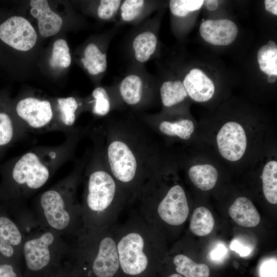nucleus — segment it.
I'll return each instance as SVG.
<instances>
[{
    "mask_svg": "<svg viewBox=\"0 0 277 277\" xmlns=\"http://www.w3.org/2000/svg\"><path fill=\"white\" fill-rule=\"evenodd\" d=\"M31 15L38 22L40 34L44 37H49L57 33L63 24L61 17L50 8L46 0L30 1Z\"/></svg>",
    "mask_w": 277,
    "mask_h": 277,
    "instance_id": "15",
    "label": "nucleus"
},
{
    "mask_svg": "<svg viewBox=\"0 0 277 277\" xmlns=\"http://www.w3.org/2000/svg\"><path fill=\"white\" fill-rule=\"evenodd\" d=\"M157 39L151 31H144L137 35L132 43L135 59L140 63L148 61L154 53Z\"/></svg>",
    "mask_w": 277,
    "mask_h": 277,
    "instance_id": "22",
    "label": "nucleus"
},
{
    "mask_svg": "<svg viewBox=\"0 0 277 277\" xmlns=\"http://www.w3.org/2000/svg\"><path fill=\"white\" fill-rule=\"evenodd\" d=\"M34 227L18 225L10 217L1 215L0 256L21 267L22 250L26 233Z\"/></svg>",
    "mask_w": 277,
    "mask_h": 277,
    "instance_id": "10",
    "label": "nucleus"
},
{
    "mask_svg": "<svg viewBox=\"0 0 277 277\" xmlns=\"http://www.w3.org/2000/svg\"><path fill=\"white\" fill-rule=\"evenodd\" d=\"M258 62L261 70L269 76L277 75V46L269 41L258 52Z\"/></svg>",
    "mask_w": 277,
    "mask_h": 277,
    "instance_id": "27",
    "label": "nucleus"
},
{
    "mask_svg": "<svg viewBox=\"0 0 277 277\" xmlns=\"http://www.w3.org/2000/svg\"><path fill=\"white\" fill-rule=\"evenodd\" d=\"M204 2L202 0H171L169 3V7L173 15L184 17L190 12L199 10Z\"/></svg>",
    "mask_w": 277,
    "mask_h": 277,
    "instance_id": "30",
    "label": "nucleus"
},
{
    "mask_svg": "<svg viewBox=\"0 0 277 277\" xmlns=\"http://www.w3.org/2000/svg\"><path fill=\"white\" fill-rule=\"evenodd\" d=\"M227 252L226 246L222 243H219L210 251V258L212 261L221 262L225 258Z\"/></svg>",
    "mask_w": 277,
    "mask_h": 277,
    "instance_id": "38",
    "label": "nucleus"
},
{
    "mask_svg": "<svg viewBox=\"0 0 277 277\" xmlns=\"http://www.w3.org/2000/svg\"><path fill=\"white\" fill-rule=\"evenodd\" d=\"M265 9L274 15H277V1L265 0L264 1Z\"/></svg>",
    "mask_w": 277,
    "mask_h": 277,
    "instance_id": "39",
    "label": "nucleus"
},
{
    "mask_svg": "<svg viewBox=\"0 0 277 277\" xmlns=\"http://www.w3.org/2000/svg\"><path fill=\"white\" fill-rule=\"evenodd\" d=\"M15 110L16 117L28 132L55 131V113L49 101L27 97L18 102Z\"/></svg>",
    "mask_w": 277,
    "mask_h": 277,
    "instance_id": "9",
    "label": "nucleus"
},
{
    "mask_svg": "<svg viewBox=\"0 0 277 277\" xmlns=\"http://www.w3.org/2000/svg\"><path fill=\"white\" fill-rule=\"evenodd\" d=\"M0 39L17 50L26 51L35 45L37 35L26 19L13 16L0 25Z\"/></svg>",
    "mask_w": 277,
    "mask_h": 277,
    "instance_id": "11",
    "label": "nucleus"
},
{
    "mask_svg": "<svg viewBox=\"0 0 277 277\" xmlns=\"http://www.w3.org/2000/svg\"><path fill=\"white\" fill-rule=\"evenodd\" d=\"M145 1L142 0H126L120 6L122 19L127 22L136 19L142 12Z\"/></svg>",
    "mask_w": 277,
    "mask_h": 277,
    "instance_id": "31",
    "label": "nucleus"
},
{
    "mask_svg": "<svg viewBox=\"0 0 277 277\" xmlns=\"http://www.w3.org/2000/svg\"><path fill=\"white\" fill-rule=\"evenodd\" d=\"M45 277H80L73 266L67 260L52 272Z\"/></svg>",
    "mask_w": 277,
    "mask_h": 277,
    "instance_id": "36",
    "label": "nucleus"
},
{
    "mask_svg": "<svg viewBox=\"0 0 277 277\" xmlns=\"http://www.w3.org/2000/svg\"><path fill=\"white\" fill-rule=\"evenodd\" d=\"M141 125H108L91 132L109 171L126 194L129 204L153 175L155 152L152 137Z\"/></svg>",
    "mask_w": 277,
    "mask_h": 277,
    "instance_id": "1",
    "label": "nucleus"
},
{
    "mask_svg": "<svg viewBox=\"0 0 277 277\" xmlns=\"http://www.w3.org/2000/svg\"><path fill=\"white\" fill-rule=\"evenodd\" d=\"M85 57L81 61L87 70L95 69L98 73L104 72L107 68L106 54L103 53L94 44H89L84 52Z\"/></svg>",
    "mask_w": 277,
    "mask_h": 277,
    "instance_id": "28",
    "label": "nucleus"
},
{
    "mask_svg": "<svg viewBox=\"0 0 277 277\" xmlns=\"http://www.w3.org/2000/svg\"><path fill=\"white\" fill-rule=\"evenodd\" d=\"M28 132L16 116L0 111V161L7 149Z\"/></svg>",
    "mask_w": 277,
    "mask_h": 277,
    "instance_id": "16",
    "label": "nucleus"
},
{
    "mask_svg": "<svg viewBox=\"0 0 277 277\" xmlns=\"http://www.w3.org/2000/svg\"><path fill=\"white\" fill-rule=\"evenodd\" d=\"M183 84L188 95L197 102L209 101L215 92L212 80L198 68L191 69L185 76Z\"/></svg>",
    "mask_w": 277,
    "mask_h": 277,
    "instance_id": "14",
    "label": "nucleus"
},
{
    "mask_svg": "<svg viewBox=\"0 0 277 277\" xmlns=\"http://www.w3.org/2000/svg\"><path fill=\"white\" fill-rule=\"evenodd\" d=\"M214 224L213 216L208 209L204 207L196 208L190 220V229L198 236L209 234Z\"/></svg>",
    "mask_w": 277,
    "mask_h": 277,
    "instance_id": "26",
    "label": "nucleus"
},
{
    "mask_svg": "<svg viewBox=\"0 0 277 277\" xmlns=\"http://www.w3.org/2000/svg\"><path fill=\"white\" fill-rule=\"evenodd\" d=\"M230 248L238 253L240 256L246 257L252 252L254 248L242 239L236 238L231 242Z\"/></svg>",
    "mask_w": 277,
    "mask_h": 277,
    "instance_id": "37",
    "label": "nucleus"
},
{
    "mask_svg": "<svg viewBox=\"0 0 277 277\" xmlns=\"http://www.w3.org/2000/svg\"><path fill=\"white\" fill-rule=\"evenodd\" d=\"M112 227L83 226L69 240L67 259L80 277H115L121 271Z\"/></svg>",
    "mask_w": 277,
    "mask_h": 277,
    "instance_id": "6",
    "label": "nucleus"
},
{
    "mask_svg": "<svg viewBox=\"0 0 277 277\" xmlns=\"http://www.w3.org/2000/svg\"><path fill=\"white\" fill-rule=\"evenodd\" d=\"M263 191L267 201L277 203V162L272 160L265 165L262 174Z\"/></svg>",
    "mask_w": 277,
    "mask_h": 277,
    "instance_id": "25",
    "label": "nucleus"
},
{
    "mask_svg": "<svg viewBox=\"0 0 277 277\" xmlns=\"http://www.w3.org/2000/svg\"><path fill=\"white\" fill-rule=\"evenodd\" d=\"M277 261L275 257L264 259L258 268L259 277H277Z\"/></svg>",
    "mask_w": 277,
    "mask_h": 277,
    "instance_id": "35",
    "label": "nucleus"
},
{
    "mask_svg": "<svg viewBox=\"0 0 277 277\" xmlns=\"http://www.w3.org/2000/svg\"><path fill=\"white\" fill-rule=\"evenodd\" d=\"M200 33L207 42L216 46H228L232 43L238 33L235 24L228 19L206 20L200 27Z\"/></svg>",
    "mask_w": 277,
    "mask_h": 277,
    "instance_id": "13",
    "label": "nucleus"
},
{
    "mask_svg": "<svg viewBox=\"0 0 277 277\" xmlns=\"http://www.w3.org/2000/svg\"><path fill=\"white\" fill-rule=\"evenodd\" d=\"M159 131L168 136H175L183 140H189L194 130L193 122L187 118L175 121L164 120L157 126Z\"/></svg>",
    "mask_w": 277,
    "mask_h": 277,
    "instance_id": "23",
    "label": "nucleus"
},
{
    "mask_svg": "<svg viewBox=\"0 0 277 277\" xmlns=\"http://www.w3.org/2000/svg\"><path fill=\"white\" fill-rule=\"evenodd\" d=\"M229 214L238 225L246 227L256 226L260 216L252 202L244 196L238 197L229 208Z\"/></svg>",
    "mask_w": 277,
    "mask_h": 277,
    "instance_id": "18",
    "label": "nucleus"
},
{
    "mask_svg": "<svg viewBox=\"0 0 277 277\" xmlns=\"http://www.w3.org/2000/svg\"><path fill=\"white\" fill-rule=\"evenodd\" d=\"M83 133L78 128L65 133V140L53 146L33 147L0 166V197L17 207L43 187L71 159Z\"/></svg>",
    "mask_w": 277,
    "mask_h": 277,
    "instance_id": "2",
    "label": "nucleus"
},
{
    "mask_svg": "<svg viewBox=\"0 0 277 277\" xmlns=\"http://www.w3.org/2000/svg\"><path fill=\"white\" fill-rule=\"evenodd\" d=\"M189 179L193 184L203 191L212 189L216 184L218 172L210 164H199L191 166L188 170Z\"/></svg>",
    "mask_w": 277,
    "mask_h": 277,
    "instance_id": "19",
    "label": "nucleus"
},
{
    "mask_svg": "<svg viewBox=\"0 0 277 277\" xmlns=\"http://www.w3.org/2000/svg\"><path fill=\"white\" fill-rule=\"evenodd\" d=\"M275 76H273V75L269 76L268 81L269 82H270V83L274 82H275ZM275 77H276V76H275Z\"/></svg>",
    "mask_w": 277,
    "mask_h": 277,
    "instance_id": "41",
    "label": "nucleus"
},
{
    "mask_svg": "<svg viewBox=\"0 0 277 277\" xmlns=\"http://www.w3.org/2000/svg\"><path fill=\"white\" fill-rule=\"evenodd\" d=\"M168 277H183V276L177 273H174L170 274Z\"/></svg>",
    "mask_w": 277,
    "mask_h": 277,
    "instance_id": "42",
    "label": "nucleus"
},
{
    "mask_svg": "<svg viewBox=\"0 0 277 277\" xmlns=\"http://www.w3.org/2000/svg\"><path fill=\"white\" fill-rule=\"evenodd\" d=\"M79 104L73 96L58 98L55 113L54 130L64 133L74 129Z\"/></svg>",
    "mask_w": 277,
    "mask_h": 277,
    "instance_id": "17",
    "label": "nucleus"
},
{
    "mask_svg": "<svg viewBox=\"0 0 277 277\" xmlns=\"http://www.w3.org/2000/svg\"><path fill=\"white\" fill-rule=\"evenodd\" d=\"M172 262L176 272L185 277H209L210 269L207 265L196 263L185 254H176Z\"/></svg>",
    "mask_w": 277,
    "mask_h": 277,
    "instance_id": "21",
    "label": "nucleus"
},
{
    "mask_svg": "<svg viewBox=\"0 0 277 277\" xmlns=\"http://www.w3.org/2000/svg\"><path fill=\"white\" fill-rule=\"evenodd\" d=\"M92 95L94 98L93 113L100 116L107 115L110 110L111 103L106 89L102 87H97L93 91Z\"/></svg>",
    "mask_w": 277,
    "mask_h": 277,
    "instance_id": "29",
    "label": "nucleus"
},
{
    "mask_svg": "<svg viewBox=\"0 0 277 277\" xmlns=\"http://www.w3.org/2000/svg\"><path fill=\"white\" fill-rule=\"evenodd\" d=\"M122 4L118 0H102L101 1L97 8L98 17L104 20L111 18L115 14Z\"/></svg>",
    "mask_w": 277,
    "mask_h": 277,
    "instance_id": "32",
    "label": "nucleus"
},
{
    "mask_svg": "<svg viewBox=\"0 0 277 277\" xmlns=\"http://www.w3.org/2000/svg\"><path fill=\"white\" fill-rule=\"evenodd\" d=\"M163 105L170 107L183 102L188 96L183 82L180 80L164 82L160 89Z\"/></svg>",
    "mask_w": 277,
    "mask_h": 277,
    "instance_id": "24",
    "label": "nucleus"
},
{
    "mask_svg": "<svg viewBox=\"0 0 277 277\" xmlns=\"http://www.w3.org/2000/svg\"><path fill=\"white\" fill-rule=\"evenodd\" d=\"M135 202L138 214L160 235L163 226H181L188 216L189 205L184 188L175 184L162 194L156 174L142 187Z\"/></svg>",
    "mask_w": 277,
    "mask_h": 277,
    "instance_id": "7",
    "label": "nucleus"
},
{
    "mask_svg": "<svg viewBox=\"0 0 277 277\" xmlns=\"http://www.w3.org/2000/svg\"><path fill=\"white\" fill-rule=\"evenodd\" d=\"M81 204L83 226L108 228L129 204L126 194L108 169L98 148L85 165Z\"/></svg>",
    "mask_w": 277,
    "mask_h": 277,
    "instance_id": "3",
    "label": "nucleus"
},
{
    "mask_svg": "<svg viewBox=\"0 0 277 277\" xmlns=\"http://www.w3.org/2000/svg\"><path fill=\"white\" fill-rule=\"evenodd\" d=\"M24 240L21 258L24 277H45L67 258L69 242L56 231L41 228Z\"/></svg>",
    "mask_w": 277,
    "mask_h": 277,
    "instance_id": "8",
    "label": "nucleus"
},
{
    "mask_svg": "<svg viewBox=\"0 0 277 277\" xmlns=\"http://www.w3.org/2000/svg\"><path fill=\"white\" fill-rule=\"evenodd\" d=\"M69 49L66 41L58 39L54 43L52 56L50 64L52 67H59L60 61L66 55L69 54Z\"/></svg>",
    "mask_w": 277,
    "mask_h": 277,
    "instance_id": "33",
    "label": "nucleus"
},
{
    "mask_svg": "<svg viewBox=\"0 0 277 277\" xmlns=\"http://www.w3.org/2000/svg\"><path fill=\"white\" fill-rule=\"evenodd\" d=\"M0 277H24V276L19 265L1 257Z\"/></svg>",
    "mask_w": 277,
    "mask_h": 277,
    "instance_id": "34",
    "label": "nucleus"
},
{
    "mask_svg": "<svg viewBox=\"0 0 277 277\" xmlns=\"http://www.w3.org/2000/svg\"><path fill=\"white\" fill-rule=\"evenodd\" d=\"M218 5V3L217 1H206V6L207 8L210 11L215 10Z\"/></svg>",
    "mask_w": 277,
    "mask_h": 277,
    "instance_id": "40",
    "label": "nucleus"
},
{
    "mask_svg": "<svg viewBox=\"0 0 277 277\" xmlns=\"http://www.w3.org/2000/svg\"><path fill=\"white\" fill-rule=\"evenodd\" d=\"M216 139L219 151L226 160L236 162L243 156L247 148V136L243 127L239 123L230 121L225 123Z\"/></svg>",
    "mask_w": 277,
    "mask_h": 277,
    "instance_id": "12",
    "label": "nucleus"
},
{
    "mask_svg": "<svg viewBox=\"0 0 277 277\" xmlns=\"http://www.w3.org/2000/svg\"><path fill=\"white\" fill-rule=\"evenodd\" d=\"M119 91L125 103L131 106L136 105L141 102L143 98V81L137 75H128L121 81Z\"/></svg>",
    "mask_w": 277,
    "mask_h": 277,
    "instance_id": "20",
    "label": "nucleus"
},
{
    "mask_svg": "<svg viewBox=\"0 0 277 277\" xmlns=\"http://www.w3.org/2000/svg\"><path fill=\"white\" fill-rule=\"evenodd\" d=\"M88 156L86 154L76 162L68 175L35 198L31 213L40 227L53 230L69 240L82 228V207L77 198V189Z\"/></svg>",
    "mask_w": 277,
    "mask_h": 277,
    "instance_id": "4",
    "label": "nucleus"
},
{
    "mask_svg": "<svg viewBox=\"0 0 277 277\" xmlns=\"http://www.w3.org/2000/svg\"><path fill=\"white\" fill-rule=\"evenodd\" d=\"M112 230L121 271L125 275H143L157 264L163 254L161 235L137 212H132L123 223Z\"/></svg>",
    "mask_w": 277,
    "mask_h": 277,
    "instance_id": "5",
    "label": "nucleus"
}]
</instances>
